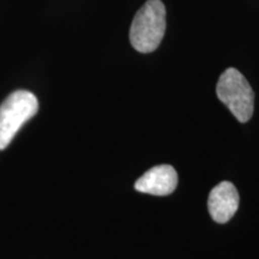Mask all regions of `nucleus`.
<instances>
[{
	"instance_id": "3",
	"label": "nucleus",
	"mask_w": 259,
	"mask_h": 259,
	"mask_svg": "<svg viewBox=\"0 0 259 259\" xmlns=\"http://www.w3.org/2000/svg\"><path fill=\"white\" fill-rule=\"evenodd\" d=\"M38 101L28 90H17L0 106V150L11 143L24 122L36 114Z\"/></svg>"
},
{
	"instance_id": "4",
	"label": "nucleus",
	"mask_w": 259,
	"mask_h": 259,
	"mask_svg": "<svg viewBox=\"0 0 259 259\" xmlns=\"http://www.w3.org/2000/svg\"><path fill=\"white\" fill-rule=\"evenodd\" d=\"M239 192L229 181H222L210 191L208 210L215 222L226 223L235 215L239 208Z\"/></svg>"
},
{
	"instance_id": "1",
	"label": "nucleus",
	"mask_w": 259,
	"mask_h": 259,
	"mask_svg": "<svg viewBox=\"0 0 259 259\" xmlns=\"http://www.w3.org/2000/svg\"><path fill=\"white\" fill-rule=\"evenodd\" d=\"M166 8L161 0H148L138 10L131 29L130 41L141 53H151L160 46L166 32Z\"/></svg>"
},
{
	"instance_id": "5",
	"label": "nucleus",
	"mask_w": 259,
	"mask_h": 259,
	"mask_svg": "<svg viewBox=\"0 0 259 259\" xmlns=\"http://www.w3.org/2000/svg\"><path fill=\"white\" fill-rule=\"evenodd\" d=\"M178 185V173L169 164H160L149 169L136 181L135 189L153 196H168Z\"/></svg>"
},
{
	"instance_id": "2",
	"label": "nucleus",
	"mask_w": 259,
	"mask_h": 259,
	"mask_svg": "<svg viewBox=\"0 0 259 259\" xmlns=\"http://www.w3.org/2000/svg\"><path fill=\"white\" fill-rule=\"evenodd\" d=\"M216 94L223 105L240 122H247L253 115L254 93L240 71L229 67L220 76Z\"/></svg>"
}]
</instances>
